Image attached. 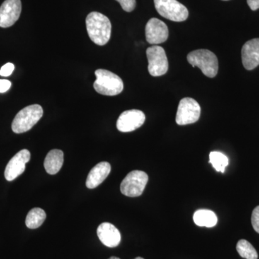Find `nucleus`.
Returning a JSON list of instances; mask_svg holds the SVG:
<instances>
[{
    "label": "nucleus",
    "mask_w": 259,
    "mask_h": 259,
    "mask_svg": "<svg viewBox=\"0 0 259 259\" xmlns=\"http://www.w3.org/2000/svg\"><path fill=\"white\" fill-rule=\"evenodd\" d=\"M88 35L92 41L98 46L106 45L111 36L112 25L107 17L93 12L86 18Z\"/></svg>",
    "instance_id": "1"
},
{
    "label": "nucleus",
    "mask_w": 259,
    "mask_h": 259,
    "mask_svg": "<svg viewBox=\"0 0 259 259\" xmlns=\"http://www.w3.org/2000/svg\"><path fill=\"white\" fill-rule=\"evenodd\" d=\"M97 79L94 88L97 93L106 96H115L123 90V81L117 74L105 69L95 71Z\"/></svg>",
    "instance_id": "2"
},
{
    "label": "nucleus",
    "mask_w": 259,
    "mask_h": 259,
    "mask_svg": "<svg viewBox=\"0 0 259 259\" xmlns=\"http://www.w3.org/2000/svg\"><path fill=\"white\" fill-rule=\"evenodd\" d=\"M187 61L193 67H198L206 76L214 78L218 74V60L215 54L206 49L192 51Z\"/></svg>",
    "instance_id": "3"
},
{
    "label": "nucleus",
    "mask_w": 259,
    "mask_h": 259,
    "mask_svg": "<svg viewBox=\"0 0 259 259\" xmlns=\"http://www.w3.org/2000/svg\"><path fill=\"white\" fill-rule=\"evenodd\" d=\"M44 110L39 105H32L23 108L15 116L12 130L15 134H23L30 131L40 120Z\"/></svg>",
    "instance_id": "4"
},
{
    "label": "nucleus",
    "mask_w": 259,
    "mask_h": 259,
    "mask_svg": "<svg viewBox=\"0 0 259 259\" xmlns=\"http://www.w3.org/2000/svg\"><path fill=\"white\" fill-rule=\"evenodd\" d=\"M154 5L158 14L171 21L183 22L188 18V10L177 0H154Z\"/></svg>",
    "instance_id": "5"
},
{
    "label": "nucleus",
    "mask_w": 259,
    "mask_h": 259,
    "mask_svg": "<svg viewBox=\"0 0 259 259\" xmlns=\"http://www.w3.org/2000/svg\"><path fill=\"white\" fill-rule=\"evenodd\" d=\"M148 181V176L146 172L138 170L130 172L121 182V192L129 197H139L144 192Z\"/></svg>",
    "instance_id": "6"
},
{
    "label": "nucleus",
    "mask_w": 259,
    "mask_h": 259,
    "mask_svg": "<svg viewBox=\"0 0 259 259\" xmlns=\"http://www.w3.org/2000/svg\"><path fill=\"white\" fill-rule=\"evenodd\" d=\"M148 61V72L153 76H161L168 69V59L164 49L158 46H153L146 50Z\"/></svg>",
    "instance_id": "7"
},
{
    "label": "nucleus",
    "mask_w": 259,
    "mask_h": 259,
    "mask_svg": "<svg viewBox=\"0 0 259 259\" xmlns=\"http://www.w3.org/2000/svg\"><path fill=\"white\" fill-rule=\"evenodd\" d=\"M201 114V107L198 102L190 97H186L179 104L176 116L178 125H186L198 121Z\"/></svg>",
    "instance_id": "8"
},
{
    "label": "nucleus",
    "mask_w": 259,
    "mask_h": 259,
    "mask_svg": "<svg viewBox=\"0 0 259 259\" xmlns=\"http://www.w3.org/2000/svg\"><path fill=\"white\" fill-rule=\"evenodd\" d=\"M145 120L146 116L141 110H126L117 119V128L122 133L132 132L144 125Z\"/></svg>",
    "instance_id": "9"
},
{
    "label": "nucleus",
    "mask_w": 259,
    "mask_h": 259,
    "mask_svg": "<svg viewBox=\"0 0 259 259\" xmlns=\"http://www.w3.org/2000/svg\"><path fill=\"white\" fill-rule=\"evenodd\" d=\"M22 11L20 0H5L0 7V27L13 26L20 18Z\"/></svg>",
    "instance_id": "10"
},
{
    "label": "nucleus",
    "mask_w": 259,
    "mask_h": 259,
    "mask_svg": "<svg viewBox=\"0 0 259 259\" xmlns=\"http://www.w3.org/2000/svg\"><path fill=\"white\" fill-rule=\"evenodd\" d=\"M30 159V153L28 150L23 149L15 155L7 165L5 177L7 180L11 182L18 178L25 170V165Z\"/></svg>",
    "instance_id": "11"
},
{
    "label": "nucleus",
    "mask_w": 259,
    "mask_h": 259,
    "mask_svg": "<svg viewBox=\"0 0 259 259\" xmlns=\"http://www.w3.org/2000/svg\"><path fill=\"white\" fill-rule=\"evenodd\" d=\"M168 29L166 24L157 18H151L146 25V38L148 44L157 45L166 41Z\"/></svg>",
    "instance_id": "12"
},
{
    "label": "nucleus",
    "mask_w": 259,
    "mask_h": 259,
    "mask_svg": "<svg viewBox=\"0 0 259 259\" xmlns=\"http://www.w3.org/2000/svg\"><path fill=\"white\" fill-rule=\"evenodd\" d=\"M242 62L247 70H253L259 65V38L245 42L241 50Z\"/></svg>",
    "instance_id": "13"
},
{
    "label": "nucleus",
    "mask_w": 259,
    "mask_h": 259,
    "mask_svg": "<svg viewBox=\"0 0 259 259\" xmlns=\"http://www.w3.org/2000/svg\"><path fill=\"white\" fill-rule=\"evenodd\" d=\"M97 233L100 241L109 248H115L120 244V231L111 223H103L100 224L97 228Z\"/></svg>",
    "instance_id": "14"
},
{
    "label": "nucleus",
    "mask_w": 259,
    "mask_h": 259,
    "mask_svg": "<svg viewBox=\"0 0 259 259\" xmlns=\"http://www.w3.org/2000/svg\"><path fill=\"white\" fill-rule=\"evenodd\" d=\"M111 171V166L108 162L102 161L92 168L86 181L89 189H95L106 180Z\"/></svg>",
    "instance_id": "15"
},
{
    "label": "nucleus",
    "mask_w": 259,
    "mask_h": 259,
    "mask_svg": "<svg viewBox=\"0 0 259 259\" xmlns=\"http://www.w3.org/2000/svg\"><path fill=\"white\" fill-rule=\"evenodd\" d=\"M64 163V153L59 149H53L48 153L44 161V168L48 174L56 175Z\"/></svg>",
    "instance_id": "16"
},
{
    "label": "nucleus",
    "mask_w": 259,
    "mask_h": 259,
    "mask_svg": "<svg viewBox=\"0 0 259 259\" xmlns=\"http://www.w3.org/2000/svg\"><path fill=\"white\" fill-rule=\"evenodd\" d=\"M194 222L197 226L212 228L218 223V217L215 213L209 209H198L194 212Z\"/></svg>",
    "instance_id": "17"
},
{
    "label": "nucleus",
    "mask_w": 259,
    "mask_h": 259,
    "mask_svg": "<svg viewBox=\"0 0 259 259\" xmlns=\"http://www.w3.org/2000/svg\"><path fill=\"white\" fill-rule=\"evenodd\" d=\"M46 218H47V214L45 211L41 208L35 207L32 209L27 214L25 225L30 229H36L41 226L42 223L46 221Z\"/></svg>",
    "instance_id": "18"
},
{
    "label": "nucleus",
    "mask_w": 259,
    "mask_h": 259,
    "mask_svg": "<svg viewBox=\"0 0 259 259\" xmlns=\"http://www.w3.org/2000/svg\"><path fill=\"white\" fill-rule=\"evenodd\" d=\"M236 250L242 258L245 259H258V253L249 242L242 239L238 242Z\"/></svg>",
    "instance_id": "19"
},
{
    "label": "nucleus",
    "mask_w": 259,
    "mask_h": 259,
    "mask_svg": "<svg viewBox=\"0 0 259 259\" xmlns=\"http://www.w3.org/2000/svg\"><path fill=\"white\" fill-rule=\"evenodd\" d=\"M216 171L224 173L226 166L229 163L228 158L226 155L218 151H212L209 153V161Z\"/></svg>",
    "instance_id": "20"
},
{
    "label": "nucleus",
    "mask_w": 259,
    "mask_h": 259,
    "mask_svg": "<svg viewBox=\"0 0 259 259\" xmlns=\"http://www.w3.org/2000/svg\"><path fill=\"white\" fill-rule=\"evenodd\" d=\"M120 3L122 10L127 13L134 11L136 6V0H116Z\"/></svg>",
    "instance_id": "21"
},
{
    "label": "nucleus",
    "mask_w": 259,
    "mask_h": 259,
    "mask_svg": "<svg viewBox=\"0 0 259 259\" xmlns=\"http://www.w3.org/2000/svg\"><path fill=\"white\" fill-rule=\"evenodd\" d=\"M251 223L253 229L255 230V232L259 233V206H257L253 209L251 216Z\"/></svg>",
    "instance_id": "22"
},
{
    "label": "nucleus",
    "mask_w": 259,
    "mask_h": 259,
    "mask_svg": "<svg viewBox=\"0 0 259 259\" xmlns=\"http://www.w3.org/2000/svg\"><path fill=\"white\" fill-rule=\"evenodd\" d=\"M14 69V64H12V63H8V64L4 65L0 69V76H5V77L9 76L13 74Z\"/></svg>",
    "instance_id": "23"
},
{
    "label": "nucleus",
    "mask_w": 259,
    "mask_h": 259,
    "mask_svg": "<svg viewBox=\"0 0 259 259\" xmlns=\"http://www.w3.org/2000/svg\"><path fill=\"white\" fill-rule=\"evenodd\" d=\"M12 83L9 80L0 79V93H5L11 88Z\"/></svg>",
    "instance_id": "24"
},
{
    "label": "nucleus",
    "mask_w": 259,
    "mask_h": 259,
    "mask_svg": "<svg viewBox=\"0 0 259 259\" xmlns=\"http://www.w3.org/2000/svg\"><path fill=\"white\" fill-rule=\"evenodd\" d=\"M247 3L253 11L259 9V0H247Z\"/></svg>",
    "instance_id": "25"
},
{
    "label": "nucleus",
    "mask_w": 259,
    "mask_h": 259,
    "mask_svg": "<svg viewBox=\"0 0 259 259\" xmlns=\"http://www.w3.org/2000/svg\"><path fill=\"white\" fill-rule=\"evenodd\" d=\"M108 259H120V258H117V257H115V256H112V257H110V258H108Z\"/></svg>",
    "instance_id": "26"
},
{
    "label": "nucleus",
    "mask_w": 259,
    "mask_h": 259,
    "mask_svg": "<svg viewBox=\"0 0 259 259\" xmlns=\"http://www.w3.org/2000/svg\"><path fill=\"white\" fill-rule=\"evenodd\" d=\"M135 259H144V258H141V257H137V258H136Z\"/></svg>",
    "instance_id": "27"
},
{
    "label": "nucleus",
    "mask_w": 259,
    "mask_h": 259,
    "mask_svg": "<svg viewBox=\"0 0 259 259\" xmlns=\"http://www.w3.org/2000/svg\"><path fill=\"white\" fill-rule=\"evenodd\" d=\"M224 1H227V0H224Z\"/></svg>",
    "instance_id": "28"
}]
</instances>
